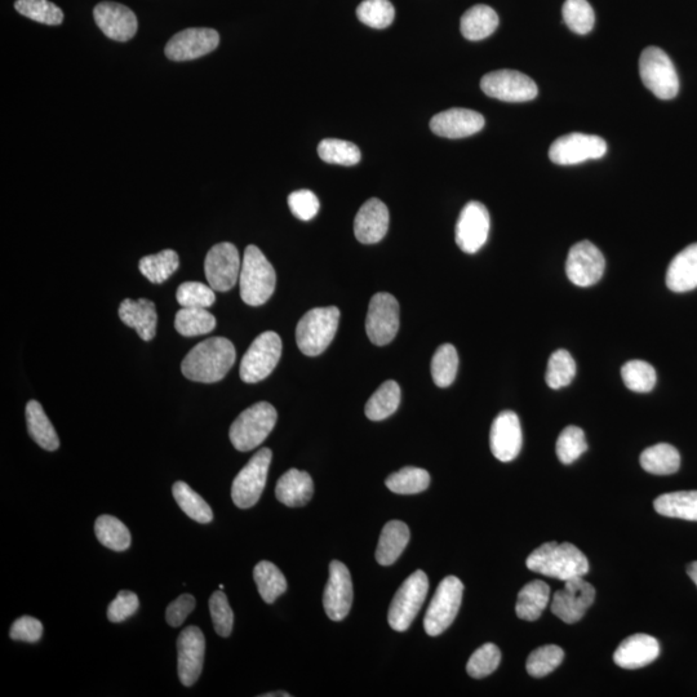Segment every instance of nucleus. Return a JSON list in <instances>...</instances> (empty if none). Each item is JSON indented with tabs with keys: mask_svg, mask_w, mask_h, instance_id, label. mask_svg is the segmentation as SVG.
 Returning a JSON list of instances; mask_svg holds the SVG:
<instances>
[{
	"mask_svg": "<svg viewBox=\"0 0 697 697\" xmlns=\"http://www.w3.org/2000/svg\"><path fill=\"white\" fill-rule=\"evenodd\" d=\"M237 358L232 341L211 337L195 345L181 363L182 374L195 383L212 384L223 380Z\"/></svg>",
	"mask_w": 697,
	"mask_h": 697,
	"instance_id": "1",
	"label": "nucleus"
},
{
	"mask_svg": "<svg viewBox=\"0 0 697 697\" xmlns=\"http://www.w3.org/2000/svg\"><path fill=\"white\" fill-rule=\"evenodd\" d=\"M528 570L562 581L585 576L589 572L588 558L570 543H546L527 558Z\"/></svg>",
	"mask_w": 697,
	"mask_h": 697,
	"instance_id": "2",
	"label": "nucleus"
},
{
	"mask_svg": "<svg viewBox=\"0 0 697 697\" xmlns=\"http://www.w3.org/2000/svg\"><path fill=\"white\" fill-rule=\"evenodd\" d=\"M277 283L273 265L259 247L248 246L244 251L241 275V297L250 306L264 305L272 297Z\"/></svg>",
	"mask_w": 697,
	"mask_h": 697,
	"instance_id": "3",
	"label": "nucleus"
},
{
	"mask_svg": "<svg viewBox=\"0 0 697 697\" xmlns=\"http://www.w3.org/2000/svg\"><path fill=\"white\" fill-rule=\"evenodd\" d=\"M340 322V310L336 306L315 308L300 319L296 328V343L301 353L317 357L335 339Z\"/></svg>",
	"mask_w": 697,
	"mask_h": 697,
	"instance_id": "4",
	"label": "nucleus"
},
{
	"mask_svg": "<svg viewBox=\"0 0 697 697\" xmlns=\"http://www.w3.org/2000/svg\"><path fill=\"white\" fill-rule=\"evenodd\" d=\"M277 419V410L270 403H256L234 420L230 426V441L238 451H252L273 432Z\"/></svg>",
	"mask_w": 697,
	"mask_h": 697,
	"instance_id": "5",
	"label": "nucleus"
},
{
	"mask_svg": "<svg viewBox=\"0 0 697 697\" xmlns=\"http://www.w3.org/2000/svg\"><path fill=\"white\" fill-rule=\"evenodd\" d=\"M643 84L657 99L672 100L679 92V78L670 57L659 47H647L639 59Z\"/></svg>",
	"mask_w": 697,
	"mask_h": 697,
	"instance_id": "6",
	"label": "nucleus"
},
{
	"mask_svg": "<svg viewBox=\"0 0 697 697\" xmlns=\"http://www.w3.org/2000/svg\"><path fill=\"white\" fill-rule=\"evenodd\" d=\"M464 584L456 576H447L438 585L424 619L426 634L437 637L454 623L463 602Z\"/></svg>",
	"mask_w": 697,
	"mask_h": 697,
	"instance_id": "7",
	"label": "nucleus"
},
{
	"mask_svg": "<svg viewBox=\"0 0 697 697\" xmlns=\"http://www.w3.org/2000/svg\"><path fill=\"white\" fill-rule=\"evenodd\" d=\"M429 580L424 571H416L402 584L389 607L388 621L395 632H406L428 596Z\"/></svg>",
	"mask_w": 697,
	"mask_h": 697,
	"instance_id": "8",
	"label": "nucleus"
},
{
	"mask_svg": "<svg viewBox=\"0 0 697 697\" xmlns=\"http://www.w3.org/2000/svg\"><path fill=\"white\" fill-rule=\"evenodd\" d=\"M282 355L281 336L266 331L257 336L243 355L239 375L244 383L255 384L270 376Z\"/></svg>",
	"mask_w": 697,
	"mask_h": 697,
	"instance_id": "9",
	"label": "nucleus"
},
{
	"mask_svg": "<svg viewBox=\"0 0 697 697\" xmlns=\"http://www.w3.org/2000/svg\"><path fill=\"white\" fill-rule=\"evenodd\" d=\"M273 452L263 448L253 455L247 465L235 477L232 486V499L239 509H250L259 503L268 479Z\"/></svg>",
	"mask_w": 697,
	"mask_h": 697,
	"instance_id": "10",
	"label": "nucleus"
},
{
	"mask_svg": "<svg viewBox=\"0 0 697 697\" xmlns=\"http://www.w3.org/2000/svg\"><path fill=\"white\" fill-rule=\"evenodd\" d=\"M606 153L607 144L602 137L570 133L553 142L550 146L549 158L559 166H574L589 159H601Z\"/></svg>",
	"mask_w": 697,
	"mask_h": 697,
	"instance_id": "11",
	"label": "nucleus"
},
{
	"mask_svg": "<svg viewBox=\"0 0 697 697\" xmlns=\"http://www.w3.org/2000/svg\"><path fill=\"white\" fill-rule=\"evenodd\" d=\"M242 261L237 247L232 243H219L207 253L204 272L212 290L226 292L239 281Z\"/></svg>",
	"mask_w": 697,
	"mask_h": 697,
	"instance_id": "12",
	"label": "nucleus"
},
{
	"mask_svg": "<svg viewBox=\"0 0 697 697\" xmlns=\"http://www.w3.org/2000/svg\"><path fill=\"white\" fill-rule=\"evenodd\" d=\"M399 330V304L390 293L380 292L372 297L366 319V332L372 344L392 343Z\"/></svg>",
	"mask_w": 697,
	"mask_h": 697,
	"instance_id": "13",
	"label": "nucleus"
},
{
	"mask_svg": "<svg viewBox=\"0 0 697 697\" xmlns=\"http://www.w3.org/2000/svg\"><path fill=\"white\" fill-rule=\"evenodd\" d=\"M482 91L492 99L505 102L534 100L539 93L536 83L516 70H497L486 74L481 81Z\"/></svg>",
	"mask_w": 697,
	"mask_h": 697,
	"instance_id": "14",
	"label": "nucleus"
},
{
	"mask_svg": "<svg viewBox=\"0 0 697 697\" xmlns=\"http://www.w3.org/2000/svg\"><path fill=\"white\" fill-rule=\"evenodd\" d=\"M605 269V256L592 242L576 243L568 253L566 274L577 287L594 286L601 281Z\"/></svg>",
	"mask_w": 697,
	"mask_h": 697,
	"instance_id": "15",
	"label": "nucleus"
},
{
	"mask_svg": "<svg viewBox=\"0 0 697 697\" xmlns=\"http://www.w3.org/2000/svg\"><path fill=\"white\" fill-rule=\"evenodd\" d=\"M565 588L554 594L552 612L563 623L575 624L583 619L585 612L596 599V589L584 576L565 581Z\"/></svg>",
	"mask_w": 697,
	"mask_h": 697,
	"instance_id": "16",
	"label": "nucleus"
},
{
	"mask_svg": "<svg viewBox=\"0 0 697 697\" xmlns=\"http://www.w3.org/2000/svg\"><path fill=\"white\" fill-rule=\"evenodd\" d=\"M490 213L485 204L469 202L461 211L456 224V243L460 250L473 255L485 246L490 234Z\"/></svg>",
	"mask_w": 697,
	"mask_h": 697,
	"instance_id": "17",
	"label": "nucleus"
},
{
	"mask_svg": "<svg viewBox=\"0 0 697 697\" xmlns=\"http://www.w3.org/2000/svg\"><path fill=\"white\" fill-rule=\"evenodd\" d=\"M353 605V581L348 567L340 561H332L330 579L324 589V611L332 621H343Z\"/></svg>",
	"mask_w": 697,
	"mask_h": 697,
	"instance_id": "18",
	"label": "nucleus"
},
{
	"mask_svg": "<svg viewBox=\"0 0 697 697\" xmlns=\"http://www.w3.org/2000/svg\"><path fill=\"white\" fill-rule=\"evenodd\" d=\"M206 639L198 627H188L182 630L177 641V670L182 685L192 687L201 677L203 670Z\"/></svg>",
	"mask_w": 697,
	"mask_h": 697,
	"instance_id": "19",
	"label": "nucleus"
},
{
	"mask_svg": "<svg viewBox=\"0 0 697 697\" xmlns=\"http://www.w3.org/2000/svg\"><path fill=\"white\" fill-rule=\"evenodd\" d=\"M219 43L220 35L216 30L192 28L173 35L164 52L172 61H190L215 51Z\"/></svg>",
	"mask_w": 697,
	"mask_h": 697,
	"instance_id": "20",
	"label": "nucleus"
},
{
	"mask_svg": "<svg viewBox=\"0 0 697 697\" xmlns=\"http://www.w3.org/2000/svg\"><path fill=\"white\" fill-rule=\"evenodd\" d=\"M523 434L521 421L516 412L504 411L491 426L490 446L492 455L501 463L517 459L522 450Z\"/></svg>",
	"mask_w": 697,
	"mask_h": 697,
	"instance_id": "21",
	"label": "nucleus"
},
{
	"mask_svg": "<svg viewBox=\"0 0 697 697\" xmlns=\"http://www.w3.org/2000/svg\"><path fill=\"white\" fill-rule=\"evenodd\" d=\"M93 16L102 33L113 41H130L139 28L135 13L123 4L114 2L97 4Z\"/></svg>",
	"mask_w": 697,
	"mask_h": 697,
	"instance_id": "22",
	"label": "nucleus"
},
{
	"mask_svg": "<svg viewBox=\"0 0 697 697\" xmlns=\"http://www.w3.org/2000/svg\"><path fill=\"white\" fill-rule=\"evenodd\" d=\"M485 123V117L474 110L454 108L434 115L430 130L446 139H464L481 131Z\"/></svg>",
	"mask_w": 697,
	"mask_h": 697,
	"instance_id": "23",
	"label": "nucleus"
},
{
	"mask_svg": "<svg viewBox=\"0 0 697 697\" xmlns=\"http://www.w3.org/2000/svg\"><path fill=\"white\" fill-rule=\"evenodd\" d=\"M389 210L380 199L372 198L358 211L354 220L355 238L363 244L383 241L389 229Z\"/></svg>",
	"mask_w": 697,
	"mask_h": 697,
	"instance_id": "24",
	"label": "nucleus"
},
{
	"mask_svg": "<svg viewBox=\"0 0 697 697\" xmlns=\"http://www.w3.org/2000/svg\"><path fill=\"white\" fill-rule=\"evenodd\" d=\"M659 655L660 645L656 638L648 634H634L617 647L614 661L617 667L634 670L654 663Z\"/></svg>",
	"mask_w": 697,
	"mask_h": 697,
	"instance_id": "25",
	"label": "nucleus"
},
{
	"mask_svg": "<svg viewBox=\"0 0 697 697\" xmlns=\"http://www.w3.org/2000/svg\"><path fill=\"white\" fill-rule=\"evenodd\" d=\"M119 318L126 326L136 330L144 341H152L157 334L158 314L153 301L126 299L119 306Z\"/></svg>",
	"mask_w": 697,
	"mask_h": 697,
	"instance_id": "26",
	"label": "nucleus"
},
{
	"mask_svg": "<svg viewBox=\"0 0 697 697\" xmlns=\"http://www.w3.org/2000/svg\"><path fill=\"white\" fill-rule=\"evenodd\" d=\"M314 495V483L309 473L301 470L290 469L284 473L275 487V496L279 503L290 508H299L312 500Z\"/></svg>",
	"mask_w": 697,
	"mask_h": 697,
	"instance_id": "27",
	"label": "nucleus"
},
{
	"mask_svg": "<svg viewBox=\"0 0 697 697\" xmlns=\"http://www.w3.org/2000/svg\"><path fill=\"white\" fill-rule=\"evenodd\" d=\"M670 291L683 293L697 287V243L690 244L679 252L670 263L667 272Z\"/></svg>",
	"mask_w": 697,
	"mask_h": 697,
	"instance_id": "28",
	"label": "nucleus"
},
{
	"mask_svg": "<svg viewBox=\"0 0 697 697\" xmlns=\"http://www.w3.org/2000/svg\"><path fill=\"white\" fill-rule=\"evenodd\" d=\"M410 528L401 521L386 523L381 532L379 545L376 550V561L381 566H392L405 552L410 543Z\"/></svg>",
	"mask_w": 697,
	"mask_h": 697,
	"instance_id": "29",
	"label": "nucleus"
},
{
	"mask_svg": "<svg viewBox=\"0 0 697 697\" xmlns=\"http://www.w3.org/2000/svg\"><path fill=\"white\" fill-rule=\"evenodd\" d=\"M499 26V16L486 4H477L461 17L460 29L468 41H482L495 33Z\"/></svg>",
	"mask_w": 697,
	"mask_h": 697,
	"instance_id": "30",
	"label": "nucleus"
},
{
	"mask_svg": "<svg viewBox=\"0 0 697 697\" xmlns=\"http://www.w3.org/2000/svg\"><path fill=\"white\" fill-rule=\"evenodd\" d=\"M26 423L30 437L37 442V445L47 451H56L60 447L59 435L44 412L41 403L30 401L26 405Z\"/></svg>",
	"mask_w": 697,
	"mask_h": 697,
	"instance_id": "31",
	"label": "nucleus"
},
{
	"mask_svg": "<svg viewBox=\"0 0 697 697\" xmlns=\"http://www.w3.org/2000/svg\"><path fill=\"white\" fill-rule=\"evenodd\" d=\"M550 597L549 585L541 580L531 581L523 586L518 594L516 611L519 619L536 621L540 619L548 606Z\"/></svg>",
	"mask_w": 697,
	"mask_h": 697,
	"instance_id": "32",
	"label": "nucleus"
},
{
	"mask_svg": "<svg viewBox=\"0 0 697 697\" xmlns=\"http://www.w3.org/2000/svg\"><path fill=\"white\" fill-rule=\"evenodd\" d=\"M655 510L661 516L697 522V491H679L657 497Z\"/></svg>",
	"mask_w": 697,
	"mask_h": 697,
	"instance_id": "33",
	"label": "nucleus"
},
{
	"mask_svg": "<svg viewBox=\"0 0 697 697\" xmlns=\"http://www.w3.org/2000/svg\"><path fill=\"white\" fill-rule=\"evenodd\" d=\"M641 465L648 473L670 475L678 472L681 455L676 447L668 443H659L642 452Z\"/></svg>",
	"mask_w": 697,
	"mask_h": 697,
	"instance_id": "34",
	"label": "nucleus"
},
{
	"mask_svg": "<svg viewBox=\"0 0 697 697\" xmlns=\"http://www.w3.org/2000/svg\"><path fill=\"white\" fill-rule=\"evenodd\" d=\"M401 405V388L393 380L385 381L368 399L364 414L371 421H383L392 416Z\"/></svg>",
	"mask_w": 697,
	"mask_h": 697,
	"instance_id": "35",
	"label": "nucleus"
},
{
	"mask_svg": "<svg viewBox=\"0 0 697 697\" xmlns=\"http://www.w3.org/2000/svg\"><path fill=\"white\" fill-rule=\"evenodd\" d=\"M253 579H255L261 598L269 605H272L282 594L286 593V577L272 562L257 563L255 570H253Z\"/></svg>",
	"mask_w": 697,
	"mask_h": 697,
	"instance_id": "36",
	"label": "nucleus"
},
{
	"mask_svg": "<svg viewBox=\"0 0 697 697\" xmlns=\"http://www.w3.org/2000/svg\"><path fill=\"white\" fill-rule=\"evenodd\" d=\"M172 492L177 505L180 506L186 516L192 518L195 522L202 523V525L212 522L213 512L211 506L192 487L180 481L173 485Z\"/></svg>",
	"mask_w": 697,
	"mask_h": 697,
	"instance_id": "37",
	"label": "nucleus"
},
{
	"mask_svg": "<svg viewBox=\"0 0 697 697\" xmlns=\"http://www.w3.org/2000/svg\"><path fill=\"white\" fill-rule=\"evenodd\" d=\"M95 534L97 540L114 552H124L131 546V532L118 518L104 514L96 519Z\"/></svg>",
	"mask_w": 697,
	"mask_h": 697,
	"instance_id": "38",
	"label": "nucleus"
},
{
	"mask_svg": "<svg viewBox=\"0 0 697 697\" xmlns=\"http://www.w3.org/2000/svg\"><path fill=\"white\" fill-rule=\"evenodd\" d=\"M386 487L394 494L416 495L428 490L430 486V474L425 469L407 466L390 474L385 481Z\"/></svg>",
	"mask_w": 697,
	"mask_h": 697,
	"instance_id": "39",
	"label": "nucleus"
},
{
	"mask_svg": "<svg viewBox=\"0 0 697 697\" xmlns=\"http://www.w3.org/2000/svg\"><path fill=\"white\" fill-rule=\"evenodd\" d=\"M216 327V318L207 309L182 308L177 312L175 328L181 336L194 337L210 334Z\"/></svg>",
	"mask_w": 697,
	"mask_h": 697,
	"instance_id": "40",
	"label": "nucleus"
},
{
	"mask_svg": "<svg viewBox=\"0 0 697 697\" xmlns=\"http://www.w3.org/2000/svg\"><path fill=\"white\" fill-rule=\"evenodd\" d=\"M179 255L172 250H164L157 255L142 257L139 269L148 281L154 284H162L179 269Z\"/></svg>",
	"mask_w": 697,
	"mask_h": 697,
	"instance_id": "41",
	"label": "nucleus"
},
{
	"mask_svg": "<svg viewBox=\"0 0 697 697\" xmlns=\"http://www.w3.org/2000/svg\"><path fill=\"white\" fill-rule=\"evenodd\" d=\"M576 376V363L572 355L565 349H559L549 359L545 380L549 388L554 390L565 388L572 383Z\"/></svg>",
	"mask_w": 697,
	"mask_h": 697,
	"instance_id": "42",
	"label": "nucleus"
},
{
	"mask_svg": "<svg viewBox=\"0 0 697 697\" xmlns=\"http://www.w3.org/2000/svg\"><path fill=\"white\" fill-rule=\"evenodd\" d=\"M459 368V355L454 345L439 346L432 361V376L439 388H448L454 383Z\"/></svg>",
	"mask_w": 697,
	"mask_h": 697,
	"instance_id": "43",
	"label": "nucleus"
},
{
	"mask_svg": "<svg viewBox=\"0 0 697 697\" xmlns=\"http://www.w3.org/2000/svg\"><path fill=\"white\" fill-rule=\"evenodd\" d=\"M322 161L340 166H355L361 162V150L353 142L339 139H324L318 146Z\"/></svg>",
	"mask_w": 697,
	"mask_h": 697,
	"instance_id": "44",
	"label": "nucleus"
},
{
	"mask_svg": "<svg viewBox=\"0 0 697 697\" xmlns=\"http://www.w3.org/2000/svg\"><path fill=\"white\" fill-rule=\"evenodd\" d=\"M562 15L565 24L576 34H588L596 24V13L588 0H566Z\"/></svg>",
	"mask_w": 697,
	"mask_h": 697,
	"instance_id": "45",
	"label": "nucleus"
},
{
	"mask_svg": "<svg viewBox=\"0 0 697 697\" xmlns=\"http://www.w3.org/2000/svg\"><path fill=\"white\" fill-rule=\"evenodd\" d=\"M624 384L634 393H650L655 388V368L645 361H630L621 368Z\"/></svg>",
	"mask_w": 697,
	"mask_h": 697,
	"instance_id": "46",
	"label": "nucleus"
},
{
	"mask_svg": "<svg viewBox=\"0 0 697 697\" xmlns=\"http://www.w3.org/2000/svg\"><path fill=\"white\" fill-rule=\"evenodd\" d=\"M565 659V652L556 645H548L536 648L527 659V672L532 677L541 678L548 676L556 670Z\"/></svg>",
	"mask_w": 697,
	"mask_h": 697,
	"instance_id": "47",
	"label": "nucleus"
},
{
	"mask_svg": "<svg viewBox=\"0 0 697 697\" xmlns=\"http://www.w3.org/2000/svg\"><path fill=\"white\" fill-rule=\"evenodd\" d=\"M588 450L584 430L579 426H567L559 434L556 451L559 461L562 464L570 465L580 459L581 455Z\"/></svg>",
	"mask_w": 697,
	"mask_h": 697,
	"instance_id": "48",
	"label": "nucleus"
},
{
	"mask_svg": "<svg viewBox=\"0 0 697 697\" xmlns=\"http://www.w3.org/2000/svg\"><path fill=\"white\" fill-rule=\"evenodd\" d=\"M359 21L374 29H385L393 24L395 10L389 0H364L357 8Z\"/></svg>",
	"mask_w": 697,
	"mask_h": 697,
	"instance_id": "49",
	"label": "nucleus"
},
{
	"mask_svg": "<svg viewBox=\"0 0 697 697\" xmlns=\"http://www.w3.org/2000/svg\"><path fill=\"white\" fill-rule=\"evenodd\" d=\"M15 8L22 16L44 25L55 26L64 21V13L48 0H17Z\"/></svg>",
	"mask_w": 697,
	"mask_h": 697,
	"instance_id": "50",
	"label": "nucleus"
},
{
	"mask_svg": "<svg viewBox=\"0 0 697 697\" xmlns=\"http://www.w3.org/2000/svg\"><path fill=\"white\" fill-rule=\"evenodd\" d=\"M501 652L494 643H486L474 652L466 665V672L475 679H482L494 673L499 668Z\"/></svg>",
	"mask_w": 697,
	"mask_h": 697,
	"instance_id": "51",
	"label": "nucleus"
},
{
	"mask_svg": "<svg viewBox=\"0 0 697 697\" xmlns=\"http://www.w3.org/2000/svg\"><path fill=\"white\" fill-rule=\"evenodd\" d=\"M177 303L182 308H210L215 304V290L199 282L182 283L176 292Z\"/></svg>",
	"mask_w": 697,
	"mask_h": 697,
	"instance_id": "52",
	"label": "nucleus"
},
{
	"mask_svg": "<svg viewBox=\"0 0 697 697\" xmlns=\"http://www.w3.org/2000/svg\"><path fill=\"white\" fill-rule=\"evenodd\" d=\"M210 612L216 633L229 637L234 627V612L223 590H217L210 598Z\"/></svg>",
	"mask_w": 697,
	"mask_h": 697,
	"instance_id": "53",
	"label": "nucleus"
},
{
	"mask_svg": "<svg viewBox=\"0 0 697 697\" xmlns=\"http://www.w3.org/2000/svg\"><path fill=\"white\" fill-rule=\"evenodd\" d=\"M288 206L297 219L310 221L318 215L319 199L310 190H297L288 197Z\"/></svg>",
	"mask_w": 697,
	"mask_h": 697,
	"instance_id": "54",
	"label": "nucleus"
},
{
	"mask_svg": "<svg viewBox=\"0 0 697 697\" xmlns=\"http://www.w3.org/2000/svg\"><path fill=\"white\" fill-rule=\"evenodd\" d=\"M140 607V599L130 590H122L108 607V619L112 623H123L135 615Z\"/></svg>",
	"mask_w": 697,
	"mask_h": 697,
	"instance_id": "55",
	"label": "nucleus"
},
{
	"mask_svg": "<svg viewBox=\"0 0 697 697\" xmlns=\"http://www.w3.org/2000/svg\"><path fill=\"white\" fill-rule=\"evenodd\" d=\"M43 636V625L41 621L31 616L19 617L12 624L10 637L13 641L35 643L41 641Z\"/></svg>",
	"mask_w": 697,
	"mask_h": 697,
	"instance_id": "56",
	"label": "nucleus"
},
{
	"mask_svg": "<svg viewBox=\"0 0 697 697\" xmlns=\"http://www.w3.org/2000/svg\"><path fill=\"white\" fill-rule=\"evenodd\" d=\"M194 608L195 598L190 596V594H182L167 607L166 620L168 625H171L173 628L181 627L186 617L192 614Z\"/></svg>",
	"mask_w": 697,
	"mask_h": 697,
	"instance_id": "57",
	"label": "nucleus"
},
{
	"mask_svg": "<svg viewBox=\"0 0 697 697\" xmlns=\"http://www.w3.org/2000/svg\"><path fill=\"white\" fill-rule=\"evenodd\" d=\"M687 574L691 577V580L694 581L695 585L697 586V562H692L691 565L688 566Z\"/></svg>",
	"mask_w": 697,
	"mask_h": 697,
	"instance_id": "58",
	"label": "nucleus"
},
{
	"mask_svg": "<svg viewBox=\"0 0 697 697\" xmlns=\"http://www.w3.org/2000/svg\"><path fill=\"white\" fill-rule=\"evenodd\" d=\"M261 697H290V694H287V692L279 691V692H272V694H265V695H260Z\"/></svg>",
	"mask_w": 697,
	"mask_h": 697,
	"instance_id": "59",
	"label": "nucleus"
}]
</instances>
